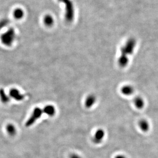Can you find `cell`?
<instances>
[{"mask_svg":"<svg viewBox=\"0 0 158 158\" xmlns=\"http://www.w3.org/2000/svg\"><path fill=\"white\" fill-rule=\"evenodd\" d=\"M43 22L45 25L46 27H51L54 24V19L52 17V15L47 14L45 15V17H44Z\"/></svg>","mask_w":158,"mask_h":158,"instance_id":"8fae6325","label":"cell"},{"mask_svg":"<svg viewBox=\"0 0 158 158\" xmlns=\"http://www.w3.org/2000/svg\"><path fill=\"white\" fill-rule=\"evenodd\" d=\"M10 21L8 20L7 19H4L2 20H0V30L2 29V28L4 27L5 26L7 25L9 23Z\"/></svg>","mask_w":158,"mask_h":158,"instance_id":"9a60e30c","label":"cell"},{"mask_svg":"<svg viewBox=\"0 0 158 158\" xmlns=\"http://www.w3.org/2000/svg\"><path fill=\"white\" fill-rule=\"evenodd\" d=\"M69 158H82L80 155L76 153H72L69 155Z\"/></svg>","mask_w":158,"mask_h":158,"instance_id":"2e32d148","label":"cell"},{"mask_svg":"<svg viewBox=\"0 0 158 158\" xmlns=\"http://www.w3.org/2000/svg\"><path fill=\"white\" fill-rule=\"evenodd\" d=\"M134 103L135 107L139 110H141L145 106V102L143 99L140 96H137L135 97L134 99Z\"/></svg>","mask_w":158,"mask_h":158,"instance_id":"30bf717a","label":"cell"},{"mask_svg":"<svg viewBox=\"0 0 158 158\" xmlns=\"http://www.w3.org/2000/svg\"><path fill=\"white\" fill-rule=\"evenodd\" d=\"M43 113L44 112L43 109L38 107L35 108L32 113V115L26 122V127H29L32 126V125H34L37 120L41 118Z\"/></svg>","mask_w":158,"mask_h":158,"instance_id":"7a4b0ae2","label":"cell"},{"mask_svg":"<svg viewBox=\"0 0 158 158\" xmlns=\"http://www.w3.org/2000/svg\"><path fill=\"white\" fill-rule=\"evenodd\" d=\"M139 127L143 132L146 133L149 130V123L146 119H141L138 123Z\"/></svg>","mask_w":158,"mask_h":158,"instance_id":"52a82bcc","label":"cell"},{"mask_svg":"<svg viewBox=\"0 0 158 158\" xmlns=\"http://www.w3.org/2000/svg\"><path fill=\"white\" fill-rule=\"evenodd\" d=\"M97 100V98L93 94H90L86 98L85 106L87 108H90L93 106Z\"/></svg>","mask_w":158,"mask_h":158,"instance_id":"5b68a950","label":"cell"},{"mask_svg":"<svg viewBox=\"0 0 158 158\" xmlns=\"http://www.w3.org/2000/svg\"><path fill=\"white\" fill-rule=\"evenodd\" d=\"M43 110L44 113L46 114L47 115L49 116V117H53L56 114V108L53 105H51V104L47 105L44 106Z\"/></svg>","mask_w":158,"mask_h":158,"instance_id":"8992f818","label":"cell"},{"mask_svg":"<svg viewBox=\"0 0 158 158\" xmlns=\"http://www.w3.org/2000/svg\"><path fill=\"white\" fill-rule=\"evenodd\" d=\"M115 158H127L123 154H118L115 156Z\"/></svg>","mask_w":158,"mask_h":158,"instance_id":"e0dca14e","label":"cell"},{"mask_svg":"<svg viewBox=\"0 0 158 158\" xmlns=\"http://www.w3.org/2000/svg\"><path fill=\"white\" fill-rule=\"evenodd\" d=\"M134 88L131 85H125L121 89V93L125 96H130L134 93Z\"/></svg>","mask_w":158,"mask_h":158,"instance_id":"9c48e42d","label":"cell"},{"mask_svg":"<svg viewBox=\"0 0 158 158\" xmlns=\"http://www.w3.org/2000/svg\"><path fill=\"white\" fill-rule=\"evenodd\" d=\"M0 98H1V100L2 101V102L4 103H7L10 100L9 97H8L7 95L6 94L4 89H0Z\"/></svg>","mask_w":158,"mask_h":158,"instance_id":"4fadbf2b","label":"cell"},{"mask_svg":"<svg viewBox=\"0 0 158 158\" xmlns=\"http://www.w3.org/2000/svg\"><path fill=\"white\" fill-rule=\"evenodd\" d=\"M10 95L12 98L18 101L22 100L24 97L16 89H12L10 91Z\"/></svg>","mask_w":158,"mask_h":158,"instance_id":"ba28073f","label":"cell"},{"mask_svg":"<svg viewBox=\"0 0 158 158\" xmlns=\"http://www.w3.org/2000/svg\"><path fill=\"white\" fill-rule=\"evenodd\" d=\"M105 135V133L102 128L98 129L94 134L92 141L95 144H100L102 143Z\"/></svg>","mask_w":158,"mask_h":158,"instance_id":"277c9868","label":"cell"},{"mask_svg":"<svg viewBox=\"0 0 158 158\" xmlns=\"http://www.w3.org/2000/svg\"><path fill=\"white\" fill-rule=\"evenodd\" d=\"M6 130H7L8 134H9L10 136H15L16 134V128L12 124H8L7 125Z\"/></svg>","mask_w":158,"mask_h":158,"instance_id":"7c38bea8","label":"cell"},{"mask_svg":"<svg viewBox=\"0 0 158 158\" xmlns=\"http://www.w3.org/2000/svg\"><path fill=\"white\" fill-rule=\"evenodd\" d=\"M14 17L15 18L17 19H21L24 16V12L23 11L22 9L18 8L16 10H15L14 12Z\"/></svg>","mask_w":158,"mask_h":158,"instance_id":"5bb4252c","label":"cell"},{"mask_svg":"<svg viewBox=\"0 0 158 158\" xmlns=\"http://www.w3.org/2000/svg\"><path fill=\"white\" fill-rule=\"evenodd\" d=\"M136 45V41L133 38H131L127 41L125 45L121 49V55L126 56L128 55L132 54L135 48Z\"/></svg>","mask_w":158,"mask_h":158,"instance_id":"6da1fadb","label":"cell"},{"mask_svg":"<svg viewBox=\"0 0 158 158\" xmlns=\"http://www.w3.org/2000/svg\"><path fill=\"white\" fill-rule=\"evenodd\" d=\"M15 37V30L11 28L1 36V41L4 45L10 46L13 43Z\"/></svg>","mask_w":158,"mask_h":158,"instance_id":"3957f363","label":"cell"}]
</instances>
